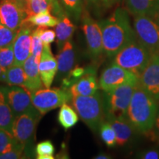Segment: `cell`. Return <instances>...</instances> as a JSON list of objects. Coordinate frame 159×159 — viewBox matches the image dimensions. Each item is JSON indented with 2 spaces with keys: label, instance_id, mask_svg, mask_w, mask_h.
Wrapping results in <instances>:
<instances>
[{
  "label": "cell",
  "instance_id": "1",
  "mask_svg": "<svg viewBox=\"0 0 159 159\" xmlns=\"http://www.w3.org/2000/svg\"><path fill=\"white\" fill-rule=\"evenodd\" d=\"M102 33L104 53L114 57L125 46L136 39V32L131 26L128 12L118 7L110 16L99 21Z\"/></svg>",
  "mask_w": 159,
  "mask_h": 159
},
{
  "label": "cell",
  "instance_id": "2",
  "mask_svg": "<svg viewBox=\"0 0 159 159\" xmlns=\"http://www.w3.org/2000/svg\"><path fill=\"white\" fill-rule=\"evenodd\" d=\"M159 104L139 83L135 89L127 113V118L137 132L148 135L153 128Z\"/></svg>",
  "mask_w": 159,
  "mask_h": 159
},
{
  "label": "cell",
  "instance_id": "3",
  "mask_svg": "<svg viewBox=\"0 0 159 159\" xmlns=\"http://www.w3.org/2000/svg\"><path fill=\"white\" fill-rule=\"evenodd\" d=\"M71 102L83 122L94 132L99 130L105 121L102 95L97 91L91 96H75Z\"/></svg>",
  "mask_w": 159,
  "mask_h": 159
},
{
  "label": "cell",
  "instance_id": "4",
  "mask_svg": "<svg viewBox=\"0 0 159 159\" xmlns=\"http://www.w3.org/2000/svg\"><path fill=\"white\" fill-rule=\"evenodd\" d=\"M152 52L137 39L125 46L114 57L113 63L139 77L150 61Z\"/></svg>",
  "mask_w": 159,
  "mask_h": 159
},
{
  "label": "cell",
  "instance_id": "5",
  "mask_svg": "<svg viewBox=\"0 0 159 159\" xmlns=\"http://www.w3.org/2000/svg\"><path fill=\"white\" fill-rule=\"evenodd\" d=\"M138 83H128L104 92L103 102L105 116L127 117L132 96Z\"/></svg>",
  "mask_w": 159,
  "mask_h": 159
},
{
  "label": "cell",
  "instance_id": "6",
  "mask_svg": "<svg viewBox=\"0 0 159 159\" xmlns=\"http://www.w3.org/2000/svg\"><path fill=\"white\" fill-rule=\"evenodd\" d=\"M33 104L41 115L71 101L72 94L69 89L45 88L31 92Z\"/></svg>",
  "mask_w": 159,
  "mask_h": 159
},
{
  "label": "cell",
  "instance_id": "7",
  "mask_svg": "<svg viewBox=\"0 0 159 159\" xmlns=\"http://www.w3.org/2000/svg\"><path fill=\"white\" fill-rule=\"evenodd\" d=\"M40 113H25L15 118L13 135L25 146V152H31L35 141V130L41 116Z\"/></svg>",
  "mask_w": 159,
  "mask_h": 159
},
{
  "label": "cell",
  "instance_id": "8",
  "mask_svg": "<svg viewBox=\"0 0 159 159\" xmlns=\"http://www.w3.org/2000/svg\"><path fill=\"white\" fill-rule=\"evenodd\" d=\"M134 28L136 37L152 53H159V24L146 16H136Z\"/></svg>",
  "mask_w": 159,
  "mask_h": 159
},
{
  "label": "cell",
  "instance_id": "9",
  "mask_svg": "<svg viewBox=\"0 0 159 159\" xmlns=\"http://www.w3.org/2000/svg\"><path fill=\"white\" fill-rule=\"evenodd\" d=\"M128 83H139V77L114 63L103 70L99 79V89L103 92Z\"/></svg>",
  "mask_w": 159,
  "mask_h": 159
},
{
  "label": "cell",
  "instance_id": "10",
  "mask_svg": "<svg viewBox=\"0 0 159 159\" xmlns=\"http://www.w3.org/2000/svg\"><path fill=\"white\" fill-rule=\"evenodd\" d=\"M81 21L89 53L93 58H98L104 53L102 33L100 25L91 16L85 9L83 12Z\"/></svg>",
  "mask_w": 159,
  "mask_h": 159
},
{
  "label": "cell",
  "instance_id": "11",
  "mask_svg": "<svg viewBox=\"0 0 159 159\" xmlns=\"http://www.w3.org/2000/svg\"><path fill=\"white\" fill-rule=\"evenodd\" d=\"M5 94L15 118L25 113H39L33 104L31 92L25 87L5 86Z\"/></svg>",
  "mask_w": 159,
  "mask_h": 159
},
{
  "label": "cell",
  "instance_id": "12",
  "mask_svg": "<svg viewBox=\"0 0 159 159\" xmlns=\"http://www.w3.org/2000/svg\"><path fill=\"white\" fill-rule=\"evenodd\" d=\"M27 17L25 5L19 0L0 1V22L9 29L18 31Z\"/></svg>",
  "mask_w": 159,
  "mask_h": 159
},
{
  "label": "cell",
  "instance_id": "13",
  "mask_svg": "<svg viewBox=\"0 0 159 159\" xmlns=\"http://www.w3.org/2000/svg\"><path fill=\"white\" fill-rule=\"evenodd\" d=\"M139 83L159 104V53H152L149 63L139 77Z\"/></svg>",
  "mask_w": 159,
  "mask_h": 159
},
{
  "label": "cell",
  "instance_id": "14",
  "mask_svg": "<svg viewBox=\"0 0 159 159\" xmlns=\"http://www.w3.org/2000/svg\"><path fill=\"white\" fill-rule=\"evenodd\" d=\"M34 27L27 22H24L13 41L15 64L23 66L25 61L31 55V35Z\"/></svg>",
  "mask_w": 159,
  "mask_h": 159
},
{
  "label": "cell",
  "instance_id": "15",
  "mask_svg": "<svg viewBox=\"0 0 159 159\" xmlns=\"http://www.w3.org/2000/svg\"><path fill=\"white\" fill-rule=\"evenodd\" d=\"M99 80L97 77V68L94 66H89L85 74L69 88V91L75 96H91L98 91Z\"/></svg>",
  "mask_w": 159,
  "mask_h": 159
},
{
  "label": "cell",
  "instance_id": "16",
  "mask_svg": "<svg viewBox=\"0 0 159 159\" xmlns=\"http://www.w3.org/2000/svg\"><path fill=\"white\" fill-rule=\"evenodd\" d=\"M39 71L45 88H50L57 74V61L52 52L49 44H43L39 62Z\"/></svg>",
  "mask_w": 159,
  "mask_h": 159
},
{
  "label": "cell",
  "instance_id": "17",
  "mask_svg": "<svg viewBox=\"0 0 159 159\" xmlns=\"http://www.w3.org/2000/svg\"><path fill=\"white\" fill-rule=\"evenodd\" d=\"M57 79L62 80L75 66L76 53L71 41H68L59 49L57 55Z\"/></svg>",
  "mask_w": 159,
  "mask_h": 159
},
{
  "label": "cell",
  "instance_id": "18",
  "mask_svg": "<svg viewBox=\"0 0 159 159\" xmlns=\"http://www.w3.org/2000/svg\"><path fill=\"white\" fill-rule=\"evenodd\" d=\"M125 6L134 16H146L156 20L159 15V0H125Z\"/></svg>",
  "mask_w": 159,
  "mask_h": 159
},
{
  "label": "cell",
  "instance_id": "19",
  "mask_svg": "<svg viewBox=\"0 0 159 159\" xmlns=\"http://www.w3.org/2000/svg\"><path fill=\"white\" fill-rule=\"evenodd\" d=\"M105 120L110 123L116 133L117 145L124 146L130 142L136 130L127 117L106 116Z\"/></svg>",
  "mask_w": 159,
  "mask_h": 159
},
{
  "label": "cell",
  "instance_id": "20",
  "mask_svg": "<svg viewBox=\"0 0 159 159\" xmlns=\"http://www.w3.org/2000/svg\"><path fill=\"white\" fill-rule=\"evenodd\" d=\"M23 68L26 77L25 88L28 89L30 92L42 89L43 83L40 76L39 61L33 55L31 54L26 60L23 64Z\"/></svg>",
  "mask_w": 159,
  "mask_h": 159
},
{
  "label": "cell",
  "instance_id": "21",
  "mask_svg": "<svg viewBox=\"0 0 159 159\" xmlns=\"http://www.w3.org/2000/svg\"><path fill=\"white\" fill-rule=\"evenodd\" d=\"M58 19V22L55 26V33H56L57 39L56 43L60 49L66 41H70L71 39L76 27L66 13L61 16Z\"/></svg>",
  "mask_w": 159,
  "mask_h": 159
},
{
  "label": "cell",
  "instance_id": "22",
  "mask_svg": "<svg viewBox=\"0 0 159 159\" xmlns=\"http://www.w3.org/2000/svg\"><path fill=\"white\" fill-rule=\"evenodd\" d=\"M14 120V114L6 99L5 86H0V129L13 135Z\"/></svg>",
  "mask_w": 159,
  "mask_h": 159
},
{
  "label": "cell",
  "instance_id": "23",
  "mask_svg": "<svg viewBox=\"0 0 159 159\" xmlns=\"http://www.w3.org/2000/svg\"><path fill=\"white\" fill-rule=\"evenodd\" d=\"M58 21V18L52 14L50 11H45L38 13V14L27 16L25 22L29 23L34 27L47 28V27H55Z\"/></svg>",
  "mask_w": 159,
  "mask_h": 159
},
{
  "label": "cell",
  "instance_id": "24",
  "mask_svg": "<svg viewBox=\"0 0 159 159\" xmlns=\"http://www.w3.org/2000/svg\"><path fill=\"white\" fill-rule=\"evenodd\" d=\"M57 119L60 125L67 130L75 127L78 122L79 115L71 105L64 103L60 108Z\"/></svg>",
  "mask_w": 159,
  "mask_h": 159
},
{
  "label": "cell",
  "instance_id": "25",
  "mask_svg": "<svg viewBox=\"0 0 159 159\" xmlns=\"http://www.w3.org/2000/svg\"><path fill=\"white\" fill-rule=\"evenodd\" d=\"M26 77L23 66L14 64L6 70L5 83L7 85L25 86Z\"/></svg>",
  "mask_w": 159,
  "mask_h": 159
},
{
  "label": "cell",
  "instance_id": "26",
  "mask_svg": "<svg viewBox=\"0 0 159 159\" xmlns=\"http://www.w3.org/2000/svg\"><path fill=\"white\" fill-rule=\"evenodd\" d=\"M67 15L75 21L81 19L84 11L83 0H58Z\"/></svg>",
  "mask_w": 159,
  "mask_h": 159
},
{
  "label": "cell",
  "instance_id": "27",
  "mask_svg": "<svg viewBox=\"0 0 159 159\" xmlns=\"http://www.w3.org/2000/svg\"><path fill=\"white\" fill-rule=\"evenodd\" d=\"M25 10L27 16H30L45 11H51V5L48 0H27Z\"/></svg>",
  "mask_w": 159,
  "mask_h": 159
},
{
  "label": "cell",
  "instance_id": "28",
  "mask_svg": "<svg viewBox=\"0 0 159 159\" xmlns=\"http://www.w3.org/2000/svg\"><path fill=\"white\" fill-rule=\"evenodd\" d=\"M100 137L103 142L108 148H114L116 145V133L108 121L105 120L102 123L99 129Z\"/></svg>",
  "mask_w": 159,
  "mask_h": 159
},
{
  "label": "cell",
  "instance_id": "29",
  "mask_svg": "<svg viewBox=\"0 0 159 159\" xmlns=\"http://www.w3.org/2000/svg\"><path fill=\"white\" fill-rule=\"evenodd\" d=\"M35 154L38 159H54L55 147L49 140L39 143L35 147Z\"/></svg>",
  "mask_w": 159,
  "mask_h": 159
},
{
  "label": "cell",
  "instance_id": "30",
  "mask_svg": "<svg viewBox=\"0 0 159 159\" xmlns=\"http://www.w3.org/2000/svg\"><path fill=\"white\" fill-rule=\"evenodd\" d=\"M88 66L83 67L76 66L75 68H73L70 71V72L62 80V85L61 87L63 88L69 89L72 85L74 83L77 82L78 80L83 77L87 71Z\"/></svg>",
  "mask_w": 159,
  "mask_h": 159
},
{
  "label": "cell",
  "instance_id": "31",
  "mask_svg": "<svg viewBox=\"0 0 159 159\" xmlns=\"http://www.w3.org/2000/svg\"><path fill=\"white\" fill-rule=\"evenodd\" d=\"M15 64V56L13 45L0 48V66L5 70Z\"/></svg>",
  "mask_w": 159,
  "mask_h": 159
},
{
  "label": "cell",
  "instance_id": "32",
  "mask_svg": "<svg viewBox=\"0 0 159 159\" xmlns=\"http://www.w3.org/2000/svg\"><path fill=\"white\" fill-rule=\"evenodd\" d=\"M31 54L40 62L42 53L43 43L39 37V28L36 27L33 30L31 35Z\"/></svg>",
  "mask_w": 159,
  "mask_h": 159
},
{
  "label": "cell",
  "instance_id": "33",
  "mask_svg": "<svg viewBox=\"0 0 159 159\" xmlns=\"http://www.w3.org/2000/svg\"><path fill=\"white\" fill-rule=\"evenodd\" d=\"M16 34L17 31L12 30L0 22V48L11 45Z\"/></svg>",
  "mask_w": 159,
  "mask_h": 159
},
{
  "label": "cell",
  "instance_id": "34",
  "mask_svg": "<svg viewBox=\"0 0 159 159\" xmlns=\"http://www.w3.org/2000/svg\"><path fill=\"white\" fill-rule=\"evenodd\" d=\"M25 152V146L19 141L8 152L0 155V159H19L22 158Z\"/></svg>",
  "mask_w": 159,
  "mask_h": 159
},
{
  "label": "cell",
  "instance_id": "35",
  "mask_svg": "<svg viewBox=\"0 0 159 159\" xmlns=\"http://www.w3.org/2000/svg\"><path fill=\"white\" fill-rule=\"evenodd\" d=\"M39 28V37L43 44H50L56 39V33L52 30H48L42 27Z\"/></svg>",
  "mask_w": 159,
  "mask_h": 159
},
{
  "label": "cell",
  "instance_id": "36",
  "mask_svg": "<svg viewBox=\"0 0 159 159\" xmlns=\"http://www.w3.org/2000/svg\"><path fill=\"white\" fill-rule=\"evenodd\" d=\"M15 138L11 134L0 129V155L3 153L7 146L13 142Z\"/></svg>",
  "mask_w": 159,
  "mask_h": 159
},
{
  "label": "cell",
  "instance_id": "37",
  "mask_svg": "<svg viewBox=\"0 0 159 159\" xmlns=\"http://www.w3.org/2000/svg\"><path fill=\"white\" fill-rule=\"evenodd\" d=\"M48 1L51 5V13L53 15L58 18L61 15L66 13L58 0H48Z\"/></svg>",
  "mask_w": 159,
  "mask_h": 159
},
{
  "label": "cell",
  "instance_id": "38",
  "mask_svg": "<svg viewBox=\"0 0 159 159\" xmlns=\"http://www.w3.org/2000/svg\"><path fill=\"white\" fill-rule=\"evenodd\" d=\"M148 135L152 139V140L156 142L159 144V107L153 128H152V130H151V132Z\"/></svg>",
  "mask_w": 159,
  "mask_h": 159
},
{
  "label": "cell",
  "instance_id": "39",
  "mask_svg": "<svg viewBox=\"0 0 159 159\" xmlns=\"http://www.w3.org/2000/svg\"><path fill=\"white\" fill-rule=\"evenodd\" d=\"M139 158L142 159H159V151L156 150H148L142 152L139 155Z\"/></svg>",
  "mask_w": 159,
  "mask_h": 159
},
{
  "label": "cell",
  "instance_id": "40",
  "mask_svg": "<svg viewBox=\"0 0 159 159\" xmlns=\"http://www.w3.org/2000/svg\"><path fill=\"white\" fill-rule=\"evenodd\" d=\"M85 3L89 8L94 11H99V10L104 9L103 7V2L104 0H85Z\"/></svg>",
  "mask_w": 159,
  "mask_h": 159
},
{
  "label": "cell",
  "instance_id": "41",
  "mask_svg": "<svg viewBox=\"0 0 159 159\" xmlns=\"http://www.w3.org/2000/svg\"><path fill=\"white\" fill-rule=\"evenodd\" d=\"M121 1L122 0H104V2H103V7H104V9H108Z\"/></svg>",
  "mask_w": 159,
  "mask_h": 159
},
{
  "label": "cell",
  "instance_id": "42",
  "mask_svg": "<svg viewBox=\"0 0 159 159\" xmlns=\"http://www.w3.org/2000/svg\"><path fill=\"white\" fill-rule=\"evenodd\" d=\"M5 73L6 70L0 66V83H5Z\"/></svg>",
  "mask_w": 159,
  "mask_h": 159
},
{
  "label": "cell",
  "instance_id": "43",
  "mask_svg": "<svg viewBox=\"0 0 159 159\" xmlns=\"http://www.w3.org/2000/svg\"><path fill=\"white\" fill-rule=\"evenodd\" d=\"M95 159H110L111 158V156L106 153H99L94 157Z\"/></svg>",
  "mask_w": 159,
  "mask_h": 159
},
{
  "label": "cell",
  "instance_id": "44",
  "mask_svg": "<svg viewBox=\"0 0 159 159\" xmlns=\"http://www.w3.org/2000/svg\"><path fill=\"white\" fill-rule=\"evenodd\" d=\"M19 2H21V3H23L24 5H25V3L26 2V1H27V0H19Z\"/></svg>",
  "mask_w": 159,
  "mask_h": 159
},
{
  "label": "cell",
  "instance_id": "45",
  "mask_svg": "<svg viewBox=\"0 0 159 159\" xmlns=\"http://www.w3.org/2000/svg\"><path fill=\"white\" fill-rule=\"evenodd\" d=\"M155 21H156L157 22H158V24H159V15H158V18H157V19L156 20H155Z\"/></svg>",
  "mask_w": 159,
  "mask_h": 159
},
{
  "label": "cell",
  "instance_id": "46",
  "mask_svg": "<svg viewBox=\"0 0 159 159\" xmlns=\"http://www.w3.org/2000/svg\"><path fill=\"white\" fill-rule=\"evenodd\" d=\"M0 1H1V0H0Z\"/></svg>",
  "mask_w": 159,
  "mask_h": 159
}]
</instances>
